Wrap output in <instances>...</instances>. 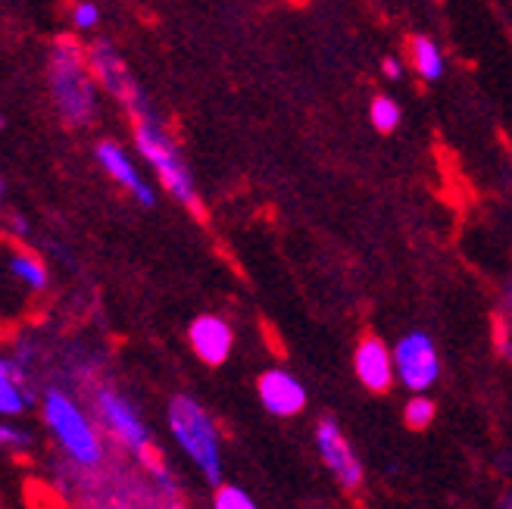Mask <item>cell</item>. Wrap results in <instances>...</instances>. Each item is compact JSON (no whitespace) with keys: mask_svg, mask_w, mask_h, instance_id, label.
Here are the masks:
<instances>
[{"mask_svg":"<svg viewBox=\"0 0 512 509\" xmlns=\"http://www.w3.org/2000/svg\"><path fill=\"white\" fill-rule=\"evenodd\" d=\"M94 157H97V163H100V169H104L116 185H122L128 194H132L141 207H153L157 203V191H153L144 178H141V172L135 169V163H132V157L125 154V150L116 144V141H100L97 147H94Z\"/></svg>","mask_w":512,"mask_h":509,"instance_id":"obj_9","label":"cell"},{"mask_svg":"<svg viewBox=\"0 0 512 509\" xmlns=\"http://www.w3.org/2000/svg\"><path fill=\"white\" fill-rule=\"evenodd\" d=\"M394 366H397V378L403 385L419 394V391L431 388L441 375L438 347H434V341L422 332L406 335L394 347Z\"/></svg>","mask_w":512,"mask_h":509,"instance_id":"obj_7","label":"cell"},{"mask_svg":"<svg viewBox=\"0 0 512 509\" xmlns=\"http://www.w3.org/2000/svg\"><path fill=\"white\" fill-rule=\"evenodd\" d=\"M94 413H97L100 428H107L128 453L138 456V460H147V456L153 453L150 431H147L141 413L135 410V403L128 397H122L116 388L100 385L94 391Z\"/></svg>","mask_w":512,"mask_h":509,"instance_id":"obj_5","label":"cell"},{"mask_svg":"<svg viewBox=\"0 0 512 509\" xmlns=\"http://www.w3.org/2000/svg\"><path fill=\"white\" fill-rule=\"evenodd\" d=\"M381 72H384V79L397 82V79H403V63H400L397 57H384V63H381Z\"/></svg>","mask_w":512,"mask_h":509,"instance_id":"obj_21","label":"cell"},{"mask_svg":"<svg viewBox=\"0 0 512 509\" xmlns=\"http://www.w3.org/2000/svg\"><path fill=\"white\" fill-rule=\"evenodd\" d=\"M7 272L13 278H19L22 285H29L32 291H44V285H47V272H44L41 260H35L32 253H25V250H16L7 260Z\"/></svg>","mask_w":512,"mask_h":509,"instance_id":"obj_14","label":"cell"},{"mask_svg":"<svg viewBox=\"0 0 512 509\" xmlns=\"http://www.w3.org/2000/svg\"><path fill=\"white\" fill-rule=\"evenodd\" d=\"M41 410H44L47 428L54 431L60 447L82 469H97L104 463V444H100L97 428L91 425V419L79 410V403H75L66 391H60V388L44 391Z\"/></svg>","mask_w":512,"mask_h":509,"instance_id":"obj_4","label":"cell"},{"mask_svg":"<svg viewBox=\"0 0 512 509\" xmlns=\"http://www.w3.org/2000/svg\"><path fill=\"white\" fill-rule=\"evenodd\" d=\"M97 22H100V10L94 4H88V0H85V4L75 7V13H72V25H75V29L88 32V29H94Z\"/></svg>","mask_w":512,"mask_h":509,"instance_id":"obj_20","label":"cell"},{"mask_svg":"<svg viewBox=\"0 0 512 509\" xmlns=\"http://www.w3.org/2000/svg\"><path fill=\"white\" fill-rule=\"evenodd\" d=\"M0 444L10 447V450H29L32 447V435L25 428L4 425V428H0Z\"/></svg>","mask_w":512,"mask_h":509,"instance_id":"obj_19","label":"cell"},{"mask_svg":"<svg viewBox=\"0 0 512 509\" xmlns=\"http://www.w3.org/2000/svg\"><path fill=\"white\" fill-rule=\"evenodd\" d=\"M88 63L94 69V79L100 82V88L110 91L119 104L132 113V119H147V116H160L150 107L147 94L141 91V85L135 82V75L128 72V66L122 63V57L116 54V47L110 41H94L88 47Z\"/></svg>","mask_w":512,"mask_h":509,"instance_id":"obj_6","label":"cell"},{"mask_svg":"<svg viewBox=\"0 0 512 509\" xmlns=\"http://www.w3.org/2000/svg\"><path fill=\"white\" fill-rule=\"evenodd\" d=\"M353 369H356V378L363 381V385L375 394L388 391L391 381L397 378V366H394V353L384 347L378 338H366L356 347V356H353Z\"/></svg>","mask_w":512,"mask_h":509,"instance_id":"obj_12","label":"cell"},{"mask_svg":"<svg viewBox=\"0 0 512 509\" xmlns=\"http://www.w3.org/2000/svg\"><path fill=\"white\" fill-rule=\"evenodd\" d=\"M135 147L138 154L153 166V172L160 175L163 188L178 200L185 203V207L203 219V207H200V197H197V188H194V178H191V169L182 157V150H178L175 138L166 132V125L160 116H147V119H135Z\"/></svg>","mask_w":512,"mask_h":509,"instance_id":"obj_2","label":"cell"},{"mask_svg":"<svg viewBox=\"0 0 512 509\" xmlns=\"http://www.w3.org/2000/svg\"><path fill=\"white\" fill-rule=\"evenodd\" d=\"M169 431L175 444L188 453V460L200 469L210 485H222V447L219 431L207 410L191 397H172L169 403Z\"/></svg>","mask_w":512,"mask_h":509,"instance_id":"obj_3","label":"cell"},{"mask_svg":"<svg viewBox=\"0 0 512 509\" xmlns=\"http://www.w3.org/2000/svg\"><path fill=\"white\" fill-rule=\"evenodd\" d=\"M316 447L322 453L325 466L331 469V475H335L341 481L344 491H360L363 485V466L360 460H356V453L350 450L347 438L341 435V428L335 419H322L316 425Z\"/></svg>","mask_w":512,"mask_h":509,"instance_id":"obj_8","label":"cell"},{"mask_svg":"<svg viewBox=\"0 0 512 509\" xmlns=\"http://www.w3.org/2000/svg\"><path fill=\"white\" fill-rule=\"evenodd\" d=\"M256 394H260V403L272 416H297L303 406H306V388L300 381L285 372V369H269L260 385H256Z\"/></svg>","mask_w":512,"mask_h":509,"instance_id":"obj_10","label":"cell"},{"mask_svg":"<svg viewBox=\"0 0 512 509\" xmlns=\"http://www.w3.org/2000/svg\"><path fill=\"white\" fill-rule=\"evenodd\" d=\"M25 410V394L19 381L7 372H0V413L4 416H19Z\"/></svg>","mask_w":512,"mask_h":509,"instance_id":"obj_15","label":"cell"},{"mask_svg":"<svg viewBox=\"0 0 512 509\" xmlns=\"http://www.w3.org/2000/svg\"><path fill=\"white\" fill-rule=\"evenodd\" d=\"M403 422L413 428V431H422L434 422V403L428 397H413L406 403V410H403Z\"/></svg>","mask_w":512,"mask_h":509,"instance_id":"obj_17","label":"cell"},{"mask_svg":"<svg viewBox=\"0 0 512 509\" xmlns=\"http://www.w3.org/2000/svg\"><path fill=\"white\" fill-rule=\"evenodd\" d=\"M188 341L194 347V353L200 356L207 366H219L228 360V353H232V344H235V335H232V325L219 316H200L191 322L188 328Z\"/></svg>","mask_w":512,"mask_h":509,"instance_id":"obj_11","label":"cell"},{"mask_svg":"<svg viewBox=\"0 0 512 509\" xmlns=\"http://www.w3.org/2000/svg\"><path fill=\"white\" fill-rule=\"evenodd\" d=\"M213 506L216 509H253V497L235 485H219L216 488V497H213Z\"/></svg>","mask_w":512,"mask_h":509,"instance_id":"obj_18","label":"cell"},{"mask_svg":"<svg viewBox=\"0 0 512 509\" xmlns=\"http://www.w3.org/2000/svg\"><path fill=\"white\" fill-rule=\"evenodd\" d=\"M409 50H413V66H416V72L422 75V79L438 82L444 75V54L438 50V44H434L431 38H425V35H416L413 41H409Z\"/></svg>","mask_w":512,"mask_h":509,"instance_id":"obj_13","label":"cell"},{"mask_svg":"<svg viewBox=\"0 0 512 509\" xmlns=\"http://www.w3.org/2000/svg\"><path fill=\"white\" fill-rule=\"evenodd\" d=\"M7 225H10V232H13V235H19V238H22L25 232H29V222H25L22 216H10V219H7Z\"/></svg>","mask_w":512,"mask_h":509,"instance_id":"obj_22","label":"cell"},{"mask_svg":"<svg viewBox=\"0 0 512 509\" xmlns=\"http://www.w3.org/2000/svg\"><path fill=\"white\" fill-rule=\"evenodd\" d=\"M369 116H372V125L378 132H394L400 125V107L394 104L391 97H375Z\"/></svg>","mask_w":512,"mask_h":509,"instance_id":"obj_16","label":"cell"},{"mask_svg":"<svg viewBox=\"0 0 512 509\" xmlns=\"http://www.w3.org/2000/svg\"><path fill=\"white\" fill-rule=\"evenodd\" d=\"M50 94L66 125L82 129L91 125L97 116V88H94V69L88 63V47H82L75 38L63 35L54 41L47 63Z\"/></svg>","mask_w":512,"mask_h":509,"instance_id":"obj_1","label":"cell"}]
</instances>
